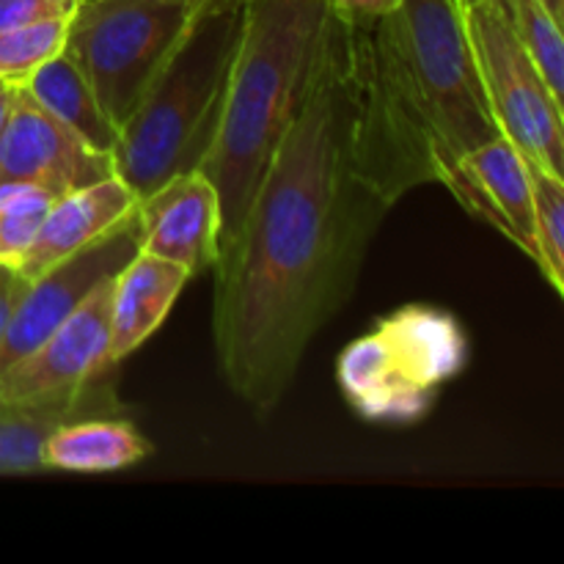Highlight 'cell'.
Returning a JSON list of instances; mask_svg holds the SVG:
<instances>
[{"instance_id": "cell-17", "label": "cell", "mask_w": 564, "mask_h": 564, "mask_svg": "<svg viewBox=\"0 0 564 564\" xmlns=\"http://www.w3.org/2000/svg\"><path fill=\"white\" fill-rule=\"evenodd\" d=\"M110 402L108 389L88 386L80 397L39 408H0V477L44 471V438L61 422L91 416Z\"/></svg>"}, {"instance_id": "cell-20", "label": "cell", "mask_w": 564, "mask_h": 564, "mask_svg": "<svg viewBox=\"0 0 564 564\" xmlns=\"http://www.w3.org/2000/svg\"><path fill=\"white\" fill-rule=\"evenodd\" d=\"M55 198L58 196L47 187L25 185V182L0 185V264L20 270Z\"/></svg>"}, {"instance_id": "cell-3", "label": "cell", "mask_w": 564, "mask_h": 564, "mask_svg": "<svg viewBox=\"0 0 564 564\" xmlns=\"http://www.w3.org/2000/svg\"><path fill=\"white\" fill-rule=\"evenodd\" d=\"M246 0H209L154 72L147 91L119 127L113 171L138 198L169 176L202 165L224 110L242 36Z\"/></svg>"}, {"instance_id": "cell-10", "label": "cell", "mask_w": 564, "mask_h": 564, "mask_svg": "<svg viewBox=\"0 0 564 564\" xmlns=\"http://www.w3.org/2000/svg\"><path fill=\"white\" fill-rule=\"evenodd\" d=\"M113 174L110 154L88 147L25 88L14 86L9 119L0 132V185L25 182L61 196Z\"/></svg>"}, {"instance_id": "cell-2", "label": "cell", "mask_w": 564, "mask_h": 564, "mask_svg": "<svg viewBox=\"0 0 564 564\" xmlns=\"http://www.w3.org/2000/svg\"><path fill=\"white\" fill-rule=\"evenodd\" d=\"M330 20L328 0H246L218 130L204 171L218 193V257L240 231L275 147L295 119Z\"/></svg>"}, {"instance_id": "cell-28", "label": "cell", "mask_w": 564, "mask_h": 564, "mask_svg": "<svg viewBox=\"0 0 564 564\" xmlns=\"http://www.w3.org/2000/svg\"><path fill=\"white\" fill-rule=\"evenodd\" d=\"M3 88H6V83H3V80H0V91H3Z\"/></svg>"}, {"instance_id": "cell-9", "label": "cell", "mask_w": 564, "mask_h": 564, "mask_svg": "<svg viewBox=\"0 0 564 564\" xmlns=\"http://www.w3.org/2000/svg\"><path fill=\"white\" fill-rule=\"evenodd\" d=\"M135 253L138 213H132L102 240L33 279L0 334V375L36 350L94 286L102 284L105 279H113Z\"/></svg>"}, {"instance_id": "cell-13", "label": "cell", "mask_w": 564, "mask_h": 564, "mask_svg": "<svg viewBox=\"0 0 564 564\" xmlns=\"http://www.w3.org/2000/svg\"><path fill=\"white\" fill-rule=\"evenodd\" d=\"M187 281L191 273L182 264L138 248L135 257L113 275L110 286V367L124 361L143 341L152 339Z\"/></svg>"}, {"instance_id": "cell-25", "label": "cell", "mask_w": 564, "mask_h": 564, "mask_svg": "<svg viewBox=\"0 0 564 564\" xmlns=\"http://www.w3.org/2000/svg\"><path fill=\"white\" fill-rule=\"evenodd\" d=\"M11 99H14V86H6L3 91H0V132H3V127H6V119H9Z\"/></svg>"}, {"instance_id": "cell-27", "label": "cell", "mask_w": 564, "mask_h": 564, "mask_svg": "<svg viewBox=\"0 0 564 564\" xmlns=\"http://www.w3.org/2000/svg\"><path fill=\"white\" fill-rule=\"evenodd\" d=\"M182 3H187V6H193V9H196V6H204V3H209V0H182Z\"/></svg>"}, {"instance_id": "cell-11", "label": "cell", "mask_w": 564, "mask_h": 564, "mask_svg": "<svg viewBox=\"0 0 564 564\" xmlns=\"http://www.w3.org/2000/svg\"><path fill=\"white\" fill-rule=\"evenodd\" d=\"M138 248L182 264L191 279L218 259L220 204L204 171H180L138 198Z\"/></svg>"}, {"instance_id": "cell-26", "label": "cell", "mask_w": 564, "mask_h": 564, "mask_svg": "<svg viewBox=\"0 0 564 564\" xmlns=\"http://www.w3.org/2000/svg\"><path fill=\"white\" fill-rule=\"evenodd\" d=\"M545 3V9L551 11V14L556 17V20L562 22V17H564V0H543Z\"/></svg>"}, {"instance_id": "cell-24", "label": "cell", "mask_w": 564, "mask_h": 564, "mask_svg": "<svg viewBox=\"0 0 564 564\" xmlns=\"http://www.w3.org/2000/svg\"><path fill=\"white\" fill-rule=\"evenodd\" d=\"M330 9L350 20H380L397 9L400 0H328Z\"/></svg>"}, {"instance_id": "cell-19", "label": "cell", "mask_w": 564, "mask_h": 564, "mask_svg": "<svg viewBox=\"0 0 564 564\" xmlns=\"http://www.w3.org/2000/svg\"><path fill=\"white\" fill-rule=\"evenodd\" d=\"M507 14L516 28L532 64L543 75L545 86L564 102V36L562 22L545 9L543 0H505Z\"/></svg>"}, {"instance_id": "cell-4", "label": "cell", "mask_w": 564, "mask_h": 564, "mask_svg": "<svg viewBox=\"0 0 564 564\" xmlns=\"http://www.w3.org/2000/svg\"><path fill=\"white\" fill-rule=\"evenodd\" d=\"M380 31L397 88L433 138L444 185L468 152L501 135L479 80L466 0H400L380 17Z\"/></svg>"}, {"instance_id": "cell-14", "label": "cell", "mask_w": 564, "mask_h": 564, "mask_svg": "<svg viewBox=\"0 0 564 564\" xmlns=\"http://www.w3.org/2000/svg\"><path fill=\"white\" fill-rule=\"evenodd\" d=\"M147 435L127 419L91 413L61 422L44 438V471L113 474L138 466L152 455Z\"/></svg>"}, {"instance_id": "cell-7", "label": "cell", "mask_w": 564, "mask_h": 564, "mask_svg": "<svg viewBox=\"0 0 564 564\" xmlns=\"http://www.w3.org/2000/svg\"><path fill=\"white\" fill-rule=\"evenodd\" d=\"M468 36L477 58L479 80L499 132L529 163L551 174H564V110L507 14L505 0L466 3Z\"/></svg>"}, {"instance_id": "cell-12", "label": "cell", "mask_w": 564, "mask_h": 564, "mask_svg": "<svg viewBox=\"0 0 564 564\" xmlns=\"http://www.w3.org/2000/svg\"><path fill=\"white\" fill-rule=\"evenodd\" d=\"M138 207V193L121 176H105L91 185L66 191L50 204L36 240L28 248L20 273L28 281L39 279L64 259L102 240Z\"/></svg>"}, {"instance_id": "cell-23", "label": "cell", "mask_w": 564, "mask_h": 564, "mask_svg": "<svg viewBox=\"0 0 564 564\" xmlns=\"http://www.w3.org/2000/svg\"><path fill=\"white\" fill-rule=\"evenodd\" d=\"M28 284H31V281H28L20 270L0 264V334H3L6 323H9L11 312H14L17 303H20Z\"/></svg>"}, {"instance_id": "cell-18", "label": "cell", "mask_w": 564, "mask_h": 564, "mask_svg": "<svg viewBox=\"0 0 564 564\" xmlns=\"http://www.w3.org/2000/svg\"><path fill=\"white\" fill-rule=\"evenodd\" d=\"M532 185V226L538 268L556 295H564V180L523 160Z\"/></svg>"}, {"instance_id": "cell-29", "label": "cell", "mask_w": 564, "mask_h": 564, "mask_svg": "<svg viewBox=\"0 0 564 564\" xmlns=\"http://www.w3.org/2000/svg\"><path fill=\"white\" fill-rule=\"evenodd\" d=\"M466 3H474V0H466Z\"/></svg>"}, {"instance_id": "cell-1", "label": "cell", "mask_w": 564, "mask_h": 564, "mask_svg": "<svg viewBox=\"0 0 564 564\" xmlns=\"http://www.w3.org/2000/svg\"><path fill=\"white\" fill-rule=\"evenodd\" d=\"M438 182V152L391 75L380 20L330 9L295 119L213 264V347L235 397L270 413L350 301L391 209Z\"/></svg>"}, {"instance_id": "cell-22", "label": "cell", "mask_w": 564, "mask_h": 564, "mask_svg": "<svg viewBox=\"0 0 564 564\" xmlns=\"http://www.w3.org/2000/svg\"><path fill=\"white\" fill-rule=\"evenodd\" d=\"M80 0H0V31L47 20H69Z\"/></svg>"}, {"instance_id": "cell-15", "label": "cell", "mask_w": 564, "mask_h": 564, "mask_svg": "<svg viewBox=\"0 0 564 564\" xmlns=\"http://www.w3.org/2000/svg\"><path fill=\"white\" fill-rule=\"evenodd\" d=\"M468 174L482 187L485 198L494 207L499 235L521 248L532 262H538L532 226V185L521 152L505 135L494 138L485 147L463 158Z\"/></svg>"}, {"instance_id": "cell-16", "label": "cell", "mask_w": 564, "mask_h": 564, "mask_svg": "<svg viewBox=\"0 0 564 564\" xmlns=\"http://www.w3.org/2000/svg\"><path fill=\"white\" fill-rule=\"evenodd\" d=\"M22 88H25L50 116H55L61 124L69 127L77 138H83L88 147L113 158L119 127H116L113 121H110V116L105 113L94 88L88 86V80L83 77V72L77 69V64L69 55L61 53L55 55L53 61H47L44 66H39V69L22 83Z\"/></svg>"}, {"instance_id": "cell-8", "label": "cell", "mask_w": 564, "mask_h": 564, "mask_svg": "<svg viewBox=\"0 0 564 564\" xmlns=\"http://www.w3.org/2000/svg\"><path fill=\"white\" fill-rule=\"evenodd\" d=\"M110 286H94L69 317L0 375V408H39L80 397L110 369Z\"/></svg>"}, {"instance_id": "cell-21", "label": "cell", "mask_w": 564, "mask_h": 564, "mask_svg": "<svg viewBox=\"0 0 564 564\" xmlns=\"http://www.w3.org/2000/svg\"><path fill=\"white\" fill-rule=\"evenodd\" d=\"M66 28L69 20H47L0 31V80L22 86L39 66L64 53Z\"/></svg>"}, {"instance_id": "cell-5", "label": "cell", "mask_w": 564, "mask_h": 564, "mask_svg": "<svg viewBox=\"0 0 564 564\" xmlns=\"http://www.w3.org/2000/svg\"><path fill=\"white\" fill-rule=\"evenodd\" d=\"M466 361V330L452 314L405 306L339 352L336 380L367 422L411 424L433 408L438 391Z\"/></svg>"}, {"instance_id": "cell-6", "label": "cell", "mask_w": 564, "mask_h": 564, "mask_svg": "<svg viewBox=\"0 0 564 564\" xmlns=\"http://www.w3.org/2000/svg\"><path fill=\"white\" fill-rule=\"evenodd\" d=\"M193 11L182 0H80L72 11L64 53L116 127L132 113Z\"/></svg>"}]
</instances>
